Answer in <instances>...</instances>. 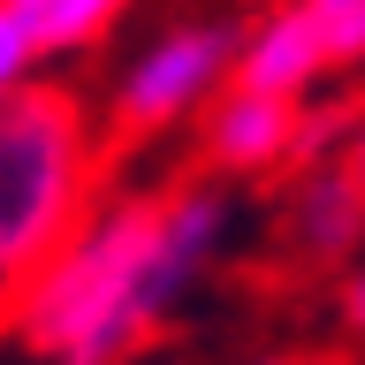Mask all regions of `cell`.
Masks as SVG:
<instances>
[{
    "mask_svg": "<svg viewBox=\"0 0 365 365\" xmlns=\"http://www.w3.org/2000/svg\"><path fill=\"white\" fill-rule=\"evenodd\" d=\"M304 16L319 23L335 68H365V0H304Z\"/></svg>",
    "mask_w": 365,
    "mask_h": 365,
    "instance_id": "8",
    "label": "cell"
},
{
    "mask_svg": "<svg viewBox=\"0 0 365 365\" xmlns=\"http://www.w3.org/2000/svg\"><path fill=\"white\" fill-rule=\"evenodd\" d=\"M31 76H38V46H31V31H23L8 8H0V107H8Z\"/></svg>",
    "mask_w": 365,
    "mask_h": 365,
    "instance_id": "9",
    "label": "cell"
},
{
    "mask_svg": "<svg viewBox=\"0 0 365 365\" xmlns=\"http://www.w3.org/2000/svg\"><path fill=\"white\" fill-rule=\"evenodd\" d=\"M282 244L304 267H350L365 251V190L342 168V153L282 175Z\"/></svg>",
    "mask_w": 365,
    "mask_h": 365,
    "instance_id": "5",
    "label": "cell"
},
{
    "mask_svg": "<svg viewBox=\"0 0 365 365\" xmlns=\"http://www.w3.org/2000/svg\"><path fill=\"white\" fill-rule=\"evenodd\" d=\"M0 8L31 31L38 61H84L137 16V0H0Z\"/></svg>",
    "mask_w": 365,
    "mask_h": 365,
    "instance_id": "7",
    "label": "cell"
},
{
    "mask_svg": "<svg viewBox=\"0 0 365 365\" xmlns=\"http://www.w3.org/2000/svg\"><path fill=\"white\" fill-rule=\"evenodd\" d=\"M198 160L221 182H259V175H289L304 160V99L259 84H228L198 122Z\"/></svg>",
    "mask_w": 365,
    "mask_h": 365,
    "instance_id": "4",
    "label": "cell"
},
{
    "mask_svg": "<svg viewBox=\"0 0 365 365\" xmlns=\"http://www.w3.org/2000/svg\"><path fill=\"white\" fill-rule=\"evenodd\" d=\"M236 53H244V16H228V8L160 16L107 76V99H99L107 137L153 145V137L198 130L205 107L236 84Z\"/></svg>",
    "mask_w": 365,
    "mask_h": 365,
    "instance_id": "3",
    "label": "cell"
},
{
    "mask_svg": "<svg viewBox=\"0 0 365 365\" xmlns=\"http://www.w3.org/2000/svg\"><path fill=\"white\" fill-rule=\"evenodd\" d=\"M236 365H297L289 350H259V358H236Z\"/></svg>",
    "mask_w": 365,
    "mask_h": 365,
    "instance_id": "12",
    "label": "cell"
},
{
    "mask_svg": "<svg viewBox=\"0 0 365 365\" xmlns=\"http://www.w3.org/2000/svg\"><path fill=\"white\" fill-rule=\"evenodd\" d=\"M342 168L358 175V190H365V114L350 122V137H342Z\"/></svg>",
    "mask_w": 365,
    "mask_h": 365,
    "instance_id": "11",
    "label": "cell"
},
{
    "mask_svg": "<svg viewBox=\"0 0 365 365\" xmlns=\"http://www.w3.org/2000/svg\"><path fill=\"white\" fill-rule=\"evenodd\" d=\"M335 319L365 342V259H350V267H342V282H335Z\"/></svg>",
    "mask_w": 365,
    "mask_h": 365,
    "instance_id": "10",
    "label": "cell"
},
{
    "mask_svg": "<svg viewBox=\"0 0 365 365\" xmlns=\"http://www.w3.org/2000/svg\"><path fill=\"white\" fill-rule=\"evenodd\" d=\"M107 114L68 76H31L0 107V327L107 198Z\"/></svg>",
    "mask_w": 365,
    "mask_h": 365,
    "instance_id": "2",
    "label": "cell"
},
{
    "mask_svg": "<svg viewBox=\"0 0 365 365\" xmlns=\"http://www.w3.org/2000/svg\"><path fill=\"white\" fill-rule=\"evenodd\" d=\"M327 76H342L319 23L304 16V0H267L259 16H244V53H236V84L282 91V99H312L327 91Z\"/></svg>",
    "mask_w": 365,
    "mask_h": 365,
    "instance_id": "6",
    "label": "cell"
},
{
    "mask_svg": "<svg viewBox=\"0 0 365 365\" xmlns=\"http://www.w3.org/2000/svg\"><path fill=\"white\" fill-rule=\"evenodd\" d=\"M358 76H365V68H358ZM358 91H365V84H358Z\"/></svg>",
    "mask_w": 365,
    "mask_h": 365,
    "instance_id": "13",
    "label": "cell"
},
{
    "mask_svg": "<svg viewBox=\"0 0 365 365\" xmlns=\"http://www.w3.org/2000/svg\"><path fill=\"white\" fill-rule=\"evenodd\" d=\"M236 198L221 175L107 190L53 267L23 289L8 335L38 365H130L175 304L228 259Z\"/></svg>",
    "mask_w": 365,
    "mask_h": 365,
    "instance_id": "1",
    "label": "cell"
}]
</instances>
